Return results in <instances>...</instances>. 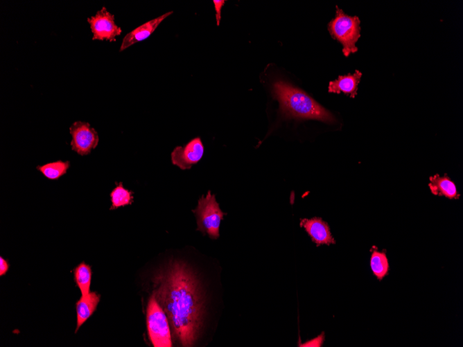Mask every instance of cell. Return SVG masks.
Masks as SVG:
<instances>
[{"label": "cell", "mask_w": 463, "mask_h": 347, "mask_svg": "<svg viewBox=\"0 0 463 347\" xmlns=\"http://www.w3.org/2000/svg\"><path fill=\"white\" fill-rule=\"evenodd\" d=\"M370 257V267L373 274L381 281L388 274L389 263L385 251H379L373 247Z\"/></svg>", "instance_id": "cell-14"}, {"label": "cell", "mask_w": 463, "mask_h": 347, "mask_svg": "<svg viewBox=\"0 0 463 347\" xmlns=\"http://www.w3.org/2000/svg\"><path fill=\"white\" fill-rule=\"evenodd\" d=\"M69 166V161L58 160L38 166L36 168L47 179L56 180L67 173Z\"/></svg>", "instance_id": "cell-17"}, {"label": "cell", "mask_w": 463, "mask_h": 347, "mask_svg": "<svg viewBox=\"0 0 463 347\" xmlns=\"http://www.w3.org/2000/svg\"><path fill=\"white\" fill-rule=\"evenodd\" d=\"M204 151L201 139L195 137L185 145L177 146L173 149L171 154L172 163L182 170H189L200 161Z\"/></svg>", "instance_id": "cell-8"}, {"label": "cell", "mask_w": 463, "mask_h": 347, "mask_svg": "<svg viewBox=\"0 0 463 347\" xmlns=\"http://www.w3.org/2000/svg\"><path fill=\"white\" fill-rule=\"evenodd\" d=\"M152 295L165 312L173 338L193 346L202 330L205 299L201 284L185 262L170 260L155 274Z\"/></svg>", "instance_id": "cell-1"}, {"label": "cell", "mask_w": 463, "mask_h": 347, "mask_svg": "<svg viewBox=\"0 0 463 347\" xmlns=\"http://www.w3.org/2000/svg\"><path fill=\"white\" fill-rule=\"evenodd\" d=\"M69 132L71 149L80 155L89 154L98 144V133L88 123L76 121L70 126Z\"/></svg>", "instance_id": "cell-6"}, {"label": "cell", "mask_w": 463, "mask_h": 347, "mask_svg": "<svg viewBox=\"0 0 463 347\" xmlns=\"http://www.w3.org/2000/svg\"><path fill=\"white\" fill-rule=\"evenodd\" d=\"M360 24L357 16L347 15L338 6L335 17L328 24L330 35L342 45V53L346 57L358 51L356 43L360 37Z\"/></svg>", "instance_id": "cell-3"}, {"label": "cell", "mask_w": 463, "mask_h": 347, "mask_svg": "<svg viewBox=\"0 0 463 347\" xmlns=\"http://www.w3.org/2000/svg\"><path fill=\"white\" fill-rule=\"evenodd\" d=\"M116 184V187L110 193L112 202L110 210L130 205L133 202V192L125 188L122 182Z\"/></svg>", "instance_id": "cell-16"}, {"label": "cell", "mask_w": 463, "mask_h": 347, "mask_svg": "<svg viewBox=\"0 0 463 347\" xmlns=\"http://www.w3.org/2000/svg\"><path fill=\"white\" fill-rule=\"evenodd\" d=\"M101 296L96 292H90L85 295H81L76 303L77 332L83 323L94 314L100 301Z\"/></svg>", "instance_id": "cell-12"}, {"label": "cell", "mask_w": 463, "mask_h": 347, "mask_svg": "<svg viewBox=\"0 0 463 347\" xmlns=\"http://www.w3.org/2000/svg\"><path fill=\"white\" fill-rule=\"evenodd\" d=\"M9 265L7 261L3 258L2 256L0 257V276H2L6 274L8 270Z\"/></svg>", "instance_id": "cell-19"}, {"label": "cell", "mask_w": 463, "mask_h": 347, "mask_svg": "<svg viewBox=\"0 0 463 347\" xmlns=\"http://www.w3.org/2000/svg\"><path fill=\"white\" fill-rule=\"evenodd\" d=\"M361 77L362 73L358 70H356L352 74L340 75L337 79L329 82L328 91L335 94L342 92L349 95L351 98H355Z\"/></svg>", "instance_id": "cell-11"}, {"label": "cell", "mask_w": 463, "mask_h": 347, "mask_svg": "<svg viewBox=\"0 0 463 347\" xmlns=\"http://www.w3.org/2000/svg\"><path fill=\"white\" fill-rule=\"evenodd\" d=\"M93 33L92 39L116 42V37L122 33L121 28L114 21V15L105 7L97 11L94 16L87 18Z\"/></svg>", "instance_id": "cell-7"}, {"label": "cell", "mask_w": 463, "mask_h": 347, "mask_svg": "<svg viewBox=\"0 0 463 347\" xmlns=\"http://www.w3.org/2000/svg\"><path fill=\"white\" fill-rule=\"evenodd\" d=\"M300 226L303 227L317 247L322 244H335L329 226L320 217L304 218L300 221Z\"/></svg>", "instance_id": "cell-9"}, {"label": "cell", "mask_w": 463, "mask_h": 347, "mask_svg": "<svg viewBox=\"0 0 463 347\" xmlns=\"http://www.w3.org/2000/svg\"><path fill=\"white\" fill-rule=\"evenodd\" d=\"M146 326L150 340L154 347L173 346L168 317L153 295L148 303Z\"/></svg>", "instance_id": "cell-5"}, {"label": "cell", "mask_w": 463, "mask_h": 347, "mask_svg": "<svg viewBox=\"0 0 463 347\" xmlns=\"http://www.w3.org/2000/svg\"><path fill=\"white\" fill-rule=\"evenodd\" d=\"M429 180L428 186L433 195L448 199L460 198V195L457 191L455 184L446 175L441 177L436 174L430 177Z\"/></svg>", "instance_id": "cell-13"}, {"label": "cell", "mask_w": 463, "mask_h": 347, "mask_svg": "<svg viewBox=\"0 0 463 347\" xmlns=\"http://www.w3.org/2000/svg\"><path fill=\"white\" fill-rule=\"evenodd\" d=\"M192 212L196 217L198 231L213 240L219 238L220 222L227 213L220 209L215 195L209 190L198 199V206Z\"/></svg>", "instance_id": "cell-4"}, {"label": "cell", "mask_w": 463, "mask_h": 347, "mask_svg": "<svg viewBox=\"0 0 463 347\" xmlns=\"http://www.w3.org/2000/svg\"><path fill=\"white\" fill-rule=\"evenodd\" d=\"M73 274L75 282L81 292V295L89 293L92 276L91 267L82 262L75 267Z\"/></svg>", "instance_id": "cell-15"}, {"label": "cell", "mask_w": 463, "mask_h": 347, "mask_svg": "<svg viewBox=\"0 0 463 347\" xmlns=\"http://www.w3.org/2000/svg\"><path fill=\"white\" fill-rule=\"evenodd\" d=\"M173 12H166L159 17L152 19L137 28H134L125 35L120 46V51L129 48L135 43L143 41L149 37L151 34L157 29L159 24Z\"/></svg>", "instance_id": "cell-10"}, {"label": "cell", "mask_w": 463, "mask_h": 347, "mask_svg": "<svg viewBox=\"0 0 463 347\" xmlns=\"http://www.w3.org/2000/svg\"><path fill=\"white\" fill-rule=\"evenodd\" d=\"M213 4H214V8L216 10V24L217 26L220 25V22L221 20V9L222 7L224 6L225 1L224 0H213Z\"/></svg>", "instance_id": "cell-18"}, {"label": "cell", "mask_w": 463, "mask_h": 347, "mask_svg": "<svg viewBox=\"0 0 463 347\" xmlns=\"http://www.w3.org/2000/svg\"><path fill=\"white\" fill-rule=\"evenodd\" d=\"M272 94L279 103L281 113L287 118L314 119L328 123L335 118L306 92L283 81L272 84Z\"/></svg>", "instance_id": "cell-2"}]
</instances>
